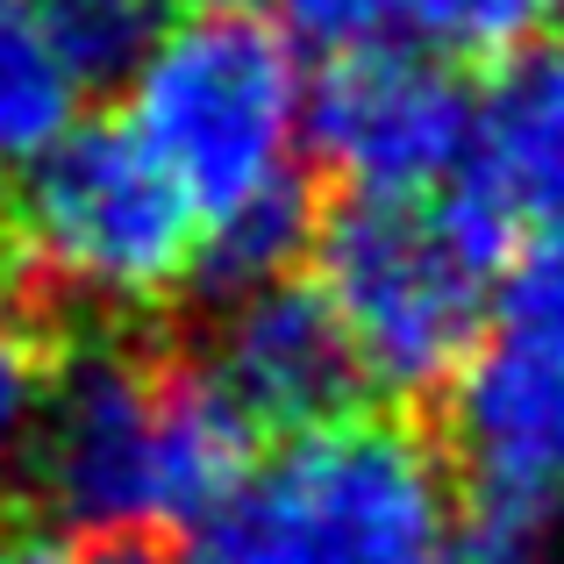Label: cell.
Returning <instances> with one entry per match:
<instances>
[{"instance_id":"1","label":"cell","mask_w":564,"mask_h":564,"mask_svg":"<svg viewBox=\"0 0 564 564\" xmlns=\"http://www.w3.org/2000/svg\"><path fill=\"white\" fill-rule=\"evenodd\" d=\"M129 129L200 207V286L243 293L315 250L307 72L293 29L250 0L180 14L129 79Z\"/></svg>"},{"instance_id":"2","label":"cell","mask_w":564,"mask_h":564,"mask_svg":"<svg viewBox=\"0 0 564 564\" xmlns=\"http://www.w3.org/2000/svg\"><path fill=\"white\" fill-rule=\"evenodd\" d=\"M258 436L264 429L207 358L86 344L57 365L22 479L43 522L65 536H193L258 465Z\"/></svg>"},{"instance_id":"3","label":"cell","mask_w":564,"mask_h":564,"mask_svg":"<svg viewBox=\"0 0 564 564\" xmlns=\"http://www.w3.org/2000/svg\"><path fill=\"white\" fill-rule=\"evenodd\" d=\"M522 236L529 229L471 172L422 200L350 193L336 215H322L315 279L358 350L365 386L400 408L451 393L494 322Z\"/></svg>"},{"instance_id":"4","label":"cell","mask_w":564,"mask_h":564,"mask_svg":"<svg viewBox=\"0 0 564 564\" xmlns=\"http://www.w3.org/2000/svg\"><path fill=\"white\" fill-rule=\"evenodd\" d=\"M457 471L400 408L293 429L193 529L186 564H451Z\"/></svg>"},{"instance_id":"5","label":"cell","mask_w":564,"mask_h":564,"mask_svg":"<svg viewBox=\"0 0 564 564\" xmlns=\"http://www.w3.org/2000/svg\"><path fill=\"white\" fill-rule=\"evenodd\" d=\"M8 250L51 301L151 315L200 279V207L129 122H79L22 172Z\"/></svg>"},{"instance_id":"6","label":"cell","mask_w":564,"mask_h":564,"mask_svg":"<svg viewBox=\"0 0 564 564\" xmlns=\"http://www.w3.org/2000/svg\"><path fill=\"white\" fill-rule=\"evenodd\" d=\"M443 451L471 522L551 536L564 522V229H529L479 350L443 393Z\"/></svg>"},{"instance_id":"7","label":"cell","mask_w":564,"mask_h":564,"mask_svg":"<svg viewBox=\"0 0 564 564\" xmlns=\"http://www.w3.org/2000/svg\"><path fill=\"white\" fill-rule=\"evenodd\" d=\"M479 94L429 43H350L307 79V158L365 200H422L471 165Z\"/></svg>"},{"instance_id":"8","label":"cell","mask_w":564,"mask_h":564,"mask_svg":"<svg viewBox=\"0 0 564 564\" xmlns=\"http://www.w3.org/2000/svg\"><path fill=\"white\" fill-rule=\"evenodd\" d=\"M221 301L229 307L215 322L207 365L243 400L250 422L293 436V429L350 414L365 372H358V350H350L322 279L279 272V279H258L243 293H221Z\"/></svg>"},{"instance_id":"9","label":"cell","mask_w":564,"mask_h":564,"mask_svg":"<svg viewBox=\"0 0 564 564\" xmlns=\"http://www.w3.org/2000/svg\"><path fill=\"white\" fill-rule=\"evenodd\" d=\"M465 172L522 229H564V36H536L494 65Z\"/></svg>"},{"instance_id":"10","label":"cell","mask_w":564,"mask_h":564,"mask_svg":"<svg viewBox=\"0 0 564 564\" xmlns=\"http://www.w3.org/2000/svg\"><path fill=\"white\" fill-rule=\"evenodd\" d=\"M79 100H86V79L29 22V8L8 14L0 22V180H22L29 165H43L86 122Z\"/></svg>"},{"instance_id":"11","label":"cell","mask_w":564,"mask_h":564,"mask_svg":"<svg viewBox=\"0 0 564 564\" xmlns=\"http://www.w3.org/2000/svg\"><path fill=\"white\" fill-rule=\"evenodd\" d=\"M22 8L86 86H129L180 22V0H22Z\"/></svg>"},{"instance_id":"12","label":"cell","mask_w":564,"mask_h":564,"mask_svg":"<svg viewBox=\"0 0 564 564\" xmlns=\"http://www.w3.org/2000/svg\"><path fill=\"white\" fill-rule=\"evenodd\" d=\"M564 22V0H414L408 29L451 65H500Z\"/></svg>"},{"instance_id":"13","label":"cell","mask_w":564,"mask_h":564,"mask_svg":"<svg viewBox=\"0 0 564 564\" xmlns=\"http://www.w3.org/2000/svg\"><path fill=\"white\" fill-rule=\"evenodd\" d=\"M57 365H65V350L51 344L43 315L0 293V471L22 465L29 436L43 422V400L57 386Z\"/></svg>"},{"instance_id":"14","label":"cell","mask_w":564,"mask_h":564,"mask_svg":"<svg viewBox=\"0 0 564 564\" xmlns=\"http://www.w3.org/2000/svg\"><path fill=\"white\" fill-rule=\"evenodd\" d=\"M414 0H279V22L293 36L322 43V51H350V43L393 36V22H408Z\"/></svg>"},{"instance_id":"15","label":"cell","mask_w":564,"mask_h":564,"mask_svg":"<svg viewBox=\"0 0 564 564\" xmlns=\"http://www.w3.org/2000/svg\"><path fill=\"white\" fill-rule=\"evenodd\" d=\"M0 564H94L65 529H14L0 536Z\"/></svg>"},{"instance_id":"16","label":"cell","mask_w":564,"mask_h":564,"mask_svg":"<svg viewBox=\"0 0 564 564\" xmlns=\"http://www.w3.org/2000/svg\"><path fill=\"white\" fill-rule=\"evenodd\" d=\"M94 564H180V557L158 551V536H129V543H108Z\"/></svg>"},{"instance_id":"17","label":"cell","mask_w":564,"mask_h":564,"mask_svg":"<svg viewBox=\"0 0 564 564\" xmlns=\"http://www.w3.org/2000/svg\"><path fill=\"white\" fill-rule=\"evenodd\" d=\"M14 258V250H8V215H0V264H8Z\"/></svg>"},{"instance_id":"18","label":"cell","mask_w":564,"mask_h":564,"mask_svg":"<svg viewBox=\"0 0 564 564\" xmlns=\"http://www.w3.org/2000/svg\"><path fill=\"white\" fill-rule=\"evenodd\" d=\"M8 14H22V0H0V22H8Z\"/></svg>"}]
</instances>
